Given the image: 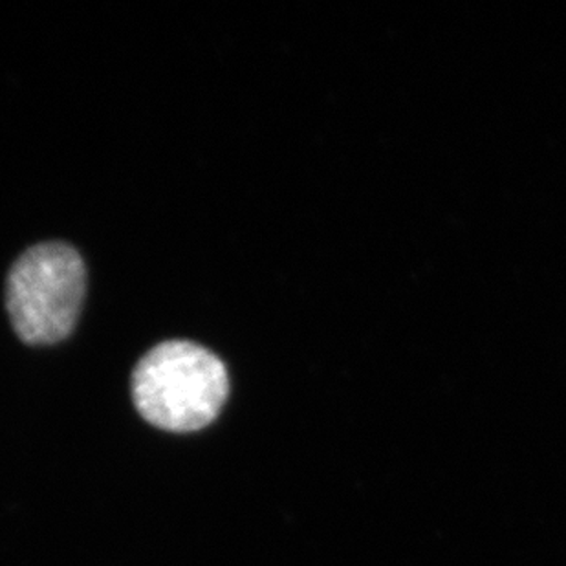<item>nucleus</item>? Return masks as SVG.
Wrapping results in <instances>:
<instances>
[{
  "mask_svg": "<svg viewBox=\"0 0 566 566\" xmlns=\"http://www.w3.org/2000/svg\"><path fill=\"white\" fill-rule=\"evenodd\" d=\"M133 400L155 428L192 433L219 417L230 395V376L217 354L192 342H164L139 359Z\"/></svg>",
  "mask_w": 566,
  "mask_h": 566,
  "instance_id": "1",
  "label": "nucleus"
},
{
  "mask_svg": "<svg viewBox=\"0 0 566 566\" xmlns=\"http://www.w3.org/2000/svg\"><path fill=\"white\" fill-rule=\"evenodd\" d=\"M86 294L83 256L64 242L30 248L11 266L6 306L28 345H54L75 328Z\"/></svg>",
  "mask_w": 566,
  "mask_h": 566,
  "instance_id": "2",
  "label": "nucleus"
}]
</instances>
